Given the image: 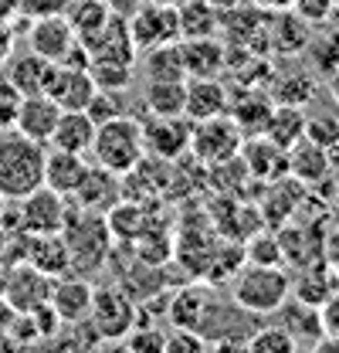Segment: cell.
<instances>
[{
	"label": "cell",
	"instance_id": "cell-2",
	"mask_svg": "<svg viewBox=\"0 0 339 353\" xmlns=\"http://www.w3.org/2000/svg\"><path fill=\"white\" fill-rule=\"evenodd\" d=\"M72 201V197H68ZM65 234V245H68V259H72V272L75 275H95L109 252H112V228L105 214H95V211H82L75 201H72V211H68V221L61 228Z\"/></svg>",
	"mask_w": 339,
	"mask_h": 353
},
{
	"label": "cell",
	"instance_id": "cell-24",
	"mask_svg": "<svg viewBox=\"0 0 339 353\" xmlns=\"http://www.w3.org/2000/svg\"><path fill=\"white\" fill-rule=\"evenodd\" d=\"M282 312V326L289 330V336L296 340L298 347H319L326 340V330H322V316L319 309L302 303V299H285Z\"/></svg>",
	"mask_w": 339,
	"mask_h": 353
},
{
	"label": "cell",
	"instance_id": "cell-13",
	"mask_svg": "<svg viewBox=\"0 0 339 353\" xmlns=\"http://www.w3.org/2000/svg\"><path fill=\"white\" fill-rule=\"evenodd\" d=\"M92 299H95V285L85 275H58L51 282V299L48 303H51V309L58 312V319L65 326V323L88 319Z\"/></svg>",
	"mask_w": 339,
	"mask_h": 353
},
{
	"label": "cell",
	"instance_id": "cell-19",
	"mask_svg": "<svg viewBox=\"0 0 339 353\" xmlns=\"http://www.w3.org/2000/svg\"><path fill=\"white\" fill-rule=\"evenodd\" d=\"M180 54L187 79H217L227 68V48L214 38H183Z\"/></svg>",
	"mask_w": 339,
	"mask_h": 353
},
{
	"label": "cell",
	"instance_id": "cell-10",
	"mask_svg": "<svg viewBox=\"0 0 339 353\" xmlns=\"http://www.w3.org/2000/svg\"><path fill=\"white\" fill-rule=\"evenodd\" d=\"M51 282H54V279H48L34 265L17 262L7 272V279H3V299L10 303L14 312H34L38 306H48V299H51Z\"/></svg>",
	"mask_w": 339,
	"mask_h": 353
},
{
	"label": "cell",
	"instance_id": "cell-1",
	"mask_svg": "<svg viewBox=\"0 0 339 353\" xmlns=\"http://www.w3.org/2000/svg\"><path fill=\"white\" fill-rule=\"evenodd\" d=\"M44 157L48 146L28 139L24 132H0V197L21 201L44 183Z\"/></svg>",
	"mask_w": 339,
	"mask_h": 353
},
{
	"label": "cell",
	"instance_id": "cell-5",
	"mask_svg": "<svg viewBox=\"0 0 339 353\" xmlns=\"http://www.w3.org/2000/svg\"><path fill=\"white\" fill-rule=\"evenodd\" d=\"M245 146V130L224 112V116H211V119H201L194 123L190 132V157L204 167L214 163H224L231 157H238Z\"/></svg>",
	"mask_w": 339,
	"mask_h": 353
},
{
	"label": "cell",
	"instance_id": "cell-23",
	"mask_svg": "<svg viewBox=\"0 0 339 353\" xmlns=\"http://www.w3.org/2000/svg\"><path fill=\"white\" fill-rule=\"evenodd\" d=\"M95 119L85 112V109H61V119L51 132V143L54 150H68V153H88L92 150V139H95Z\"/></svg>",
	"mask_w": 339,
	"mask_h": 353
},
{
	"label": "cell",
	"instance_id": "cell-26",
	"mask_svg": "<svg viewBox=\"0 0 339 353\" xmlns=\"http://www.w3.org/2000/svg\"><path fill=\"white\" fill-rule=\"evenodd\" d=\"M289 170H292V176H296L298 183H319L333 167H329L326 150L316 146V143H309L302 136L296 146H289Z\"/></svg>",
	"mask_w": 339,
	"mask_h": 353
},
{
	"label": "cell",
	"instance_id": "cell-31",
	"mask_svg": "<svg viewBox=\"0 0 339 353\" xmlns=\"http://www.w3.org/2000/svg\"><path fill=\"white\" fill-rule=\"evenodd\" d=\"M146 109L150 116H183L187 79L183 82H146Z\"/></svg>",
	"mask_w": 339,
	"mask_h": 353
},
{
	"label": "cell",
	"instance_id": "cell-20",
	"mask_svg": "<svg viewBox=\"0 0 339 353\" xmlns=\"http://www.w3.org/2000/svg\"><path fill=\"white\" fill-rule=\"evenodd\" d=\"M51 72H54V61H48L41 54H34L31 48L24 54H10L7 65H3V75L10 79V85L17 88L21 95H38V92H48V82H51Z\"/></svg>",
	"mask_w": 339,
	"mask_h": 353
},
{
	"label": "cell",
	"instance_id": "cell-47",
	"mask_svg": "<svg viewBox=\"0 0 339 353\" xmlns=\"http://www.w3.org/2000/svg\"><path fill=\"white\" fill-rule=\"evenodd\" d=\"M296 0H254V7H261L265 14H275V10H292Z\"/></svg>",
	"mask_w": 339,
	"mask_h": 353
},
{
	"label": "cell",
	"instance_id": "cell-9",
	"mask_svg": "<svg viewBox=\"0 0 339 353\" xmlns=\"http://www.w3.org/2000/svg\"><path fill=\"white\" fill-rule=\"evenodd\" d=\"M190 132H194V123L187 116H146L143 119L146 157L180 160L183 153H190Z\"/></svg>",
	"mask_w": 339,
	"mask_h": 353
},
{
	"label": "cell",
	"instance_id": "cell-33",
	"mask_svg": "<svg viewBox=\"0 0 339 353\" xmlns=\"http://www.w3.org/2000/svg\"><path fill=\"white\" fill-rule=\"evenodd\" d=\"M207 292L204 289H197V285H190V289H183V292H176L173 299H170V319H173V326H187V330H197L201 326V316H204V309H207Z\"/></svg>",
	"mask_w": 339,
	"mask_h": 353
},
{
	"label": "cell",
	"instance_id": "cell-49",
	"mask_svg": "<svg viewBox=\"0 0 339 353\" xmlns=\"http://www.w3.org/2000/svg\"><path fill=\"white\" fill-rule=\"evenodd\" d=\"M214 7H217V10H220V7H238V3H241V0H211Z\"/></svg>",
	"mask_w": 339,
	"mask_h": 353
},
{
	"label": "cell",
	"instance_id": "cell-50",
	"mask_svg": "<svg viewBox=\"0 0 339 353\" xmlns=\"http://www.w3.org/2000/svg\"><path fill=\"white\" fill-rule=\"evenodd\" d=\"M153 3H170V7H180L183 0H153Z\"/></svg>",
	"mask_w": 339,
	"mask_h": 353
},
{
	"label": "cell",
	"instance_id": "cell-15",
	"mask_svg": "<svg viewBox=\"0 0 339 353\" xmlns=\"http://www.w3.org/2000/svg\"><path fill=\"white\" fill-rule=\"evenodd\" d=\"M99 92L95 79L88 68H72V65H54L48 95L61 105V109H88L92 95Z\"/></svg>",
	"mask_w": 339,
	"mask_h": 353
},
{
	"label": "cell",
	"instance_id": "cell-34",
	"mask_svg": "<svg viewBox=\"0 0 339 353\" xmlns=\"http://www.w3.org/2000/svg\"><path fill=\"white\" fill-rule=\"evenodd\" d=\"M292 292H296V299H302V303H309V306H322L336 289H333V275L326 272V268H309L302 279H296L292 282Z\"/></svg>",
	"mask_w": 339,
	"mask_h": 353
},
{
	"label": "cell",
	"instance_id": "cell-22",
	"mask_svg": "<svg viewBox=\"0 0 339 353\" xmlns=\"http://www.w3.org/2000/svg\"><path fill=\"white\" fill-rule=\"evenodd\" d=\"M241 160L248 163L251 176H261V180H278V176L289 170V150H282V146H278L275 139H268L265 132L245 139Z\"/></svg>",
	"mask_w": 339,
	"mask_h": 353
},
{
	"label": "cell",
	"instance_id": "cell-28",
	"mask_svg": "<svg viewBox=\"0 0 339 353\" xmlns=\"http://www.w3.org/2000/svg\"><path fill=\"white\" fill-rule=\"evenodd\" d=\"M65 17L72 21V28H75L79 41H88V38H95V34L109 24L112 7H109L105 0H68Z\"/></svg>",
	"mask_w": 339,
	"mask_h": 353
},
{
	"label": "cell",
	"instance_id": "cell-4",
	"mask_svg": "<svg viewBox=\"0 0 339 353\" xmlns=\"http://www.w3.org/2000/svg\"><path fill=\"white\" fill-rule=\"evenodd\" d=\"M289 296H292V279L282 265H241V272L234 275V285H231V299L254 316L278 312Z\"/></svg>",
	"mask_w": 339,
	"mask_h": 353
},
{
	"label": "cell",
	"instance_id": "cell-32",
	"mask_svg": "<svg viewBox=\"0 0 339 353\" xmlns=\"http://www.w3.org/2000/svg\"><path fill=\"white\" fill-rule=\"evenodd\" d=\"M268 95H271V102L275 105H309L312 102V95H316V82H312V75H305V72H292V75H278L271 85H268Z\"/></svg>",
	"mask_w": 339,
	"mask_h": 353
},
{
	"label": "cell",
	"instance_id": "cell-40",
	"mask_svg": "<svg viewBox=\"0 0 339 353\" xmlns=\"http://www.w3.org/2000/svg\"><path fill=\"white\" fill-rule=\"evenodd\" d=\"M123 343H126L129 350H136V353H163V347H167V333H163V330H156V326H139V323H136V326H132V330H129L126 333V340H123Z\"/></svg>",
	"mask_w": 339,
	"mask_h": 353
},
{
	"label": "cell",
	"instance_id": "cell-43",
	"mask_svg": "<svg viewBox=\"0 0 339 353\" xmlns=\"http://www.w3.org/2000/svg\"><path fill=\"white\" fill-rule=\"evenodd\" d=\"M292 10H296L305 24H316V28H322V24L333 17L336 3H333V0H296V3H292Z\"/></svg>",
	"mask_w": 339,
	"mask_h": 353
},
{
	"label": "cell",
	"instance_id": "cell-48",
	"mask_svg": "<svg viewBox=\"0 0 339 353\" xmlns=\"http://www.w3.org/2000/svg\"><path fill=\"white\" fill-rule=\"evenodd\" d=\"M326 82H329V95L336 99V105H339V72H333V75H329Z\"/></svg>",
	"mask_w": 339,
	"mask_h": 353
},
{
	"label": "cell",
	"instance_id": "cell-38",
	"mask_svg": "<svg viewBox=\"0 0 339 353\" xmlns=\"http://www.w3.org/2000/svg\"><path fill=\"white\" fill-rule=\"evenodd\" d=\"M305 139L322 146V150H329L333 143H339V119L336 116H326V112H319L312 119L305 116Z\"/></svg>",
	"mask_w": 339,
	"mask_h": 353
},
{
	"label": "cell",
	"instance_id": "cell-46",
	"mask_svg": "<svg viewBox=\"0 0 339 353\" xmlns=\"http://www.w3.org/2000/svg\"><path fill=\"white\" fill-rule=\"evenodd\" d=\"M14 48H17V34H14V28L0 17V65H7V58L14 54Z\"/></svg>",
	"mask_w": 339,
	"mask_h": 353
},
{
	"label": "cell",
	"instance_id": "cell-53",
	"mask_svg": "<svg viewBox=\"0 0 339 353\" xmlns=\"http://www.w3.org/2000/svg\"><path fill=\"white\" fill-rule=\"evenodd\" d=\"M333 3H336V7H339V0H333Z\"/></svg>",
	"mask_w": 339,
	"mask_h": 353
},
{
	"label": "cell",
	"instance_id": "cell-36",
	"mask_svg": "<svg viewBox=\"0 0 339 353\" xmlns=\"http://www.w3.org/2000/svg\"><path fill=\"white\" fill-rule=\"evenodd\" d=\"M298 343L289 336V330L282 326V323H275V326H258L251 333V340H248V350L251 353H292Z\"/></svg>",
	"mask_w": 339,
	"mask_h": 353
},
{
	"label": "cell",
	"instance_id": "cell-27",
	"mask_svg": "<svg viewBox=\"0 0 339 353\" xmlns=\"http://www.w3.org/2000/svg\"><path fill=\"white\" fill-rule=\"evenodd\" d=\"M180 41L183 38H214L220 28V14L211 0H183L180 7Z\"/></svg>",
	"mask_w": 339,
	"mask_h": 353
},
{
	"label": "cell",
	"instance_id": "cell-39",
	"mask_svg": "<svg viewBox=\"0 0 339 353\" xmlns=\"http://www.w3.org/2000/svg\"><path fill=\"white\" fill-rule=\"evenodd\" d=\"M245 259L248 262H258V265H282L285 255H282V245L275 234H254L245 248Z\"/></svg>",
	"mask_w": 339,
	"mask_h": 353
},
{
	"label": "cell",
	"instance_id": "cell-6",
	"mask_svg": "<svg viewBox=\"0 0 339 353\" xmlns=\"http://www.w3.org/2000/svg\"><path fill=\"white\" fill-rule=\"evenodd\" d=\"M88 319H92V326L99 330L102 340L119 343V340H126V333L136 326V299L129 296L126 289H116V285L95 289Z\"/></svg>",
	"mask_w": 339,
	"mask_h": 353
},
{
	"label": "cell",
	"instance_id": "cell-42",
	"mask_svg": "<svg viewBox=\"0 0 339 353\" xmlns=\"http://www.w3.org/2000/svg\"><path fill=\"white\" fill-rule=\"evenodd\" d=\"M21 92L10 85V79L0 72V132L14 130V123H17V109H21Z\"/></svg>",
	"mask_w": 339,
	"mask_h": 353
},
{
	"label": "cell",
	"instance_id": "cell-16",
	"mask_svg": "<svg viewBox=\"0 0 339 353\" xmlns=\"http://www.w3.org/2000/svg\"><path fill=\"white\" fill-rule=\"evenodd\" d=\"M268 24L271 28H265V34H268V51L271 54L296 58L302 51H309V44H312V24H305L296 10H275Z\"/></svg>",
	"mask_w": 339,
	"mask_h": 353
},
{
	"label": "cell",
	"instance_id": "cell-3",
	"mask_svg": "<svg viewBox=\"0 0 339 353\" xmlns=\"http://www.w3.org/2000/svg\"><path fill=\"white\" fill-rule=\"evenodd\" d=\"M92 163L112 170V174L126 176L129 170H136L146 157V139H143V119L136 116H116L99 123L95 139H92Z\"/></svg>",
	"mask_w": 339,
	"mask_h": 353
},
{
	"label": "cell",
	"instance_id": "cell-44",
	"mask_svg": "<svg viewBox=\"0 0 339 353\" xmlns=\"http://www.w3.org/2000/svg\"><path fill=\"white\" fill-rule=\"evenodd\" d=\"M17 10L28 21H34V17H48V14H65L68 0H17Z\"/></svg>",
	"mask_w": 339,
	"mask_h": 353
},
{
	"label": "cell",
	"instance_id": "cell-51",
	"mask_svg": "<svg viewBox=\"0 0 339 353\" xmlns=\"http://www.w3.org/2000/svg\"><path fill=\"white\" fill-rule=\"evenodd\" d=\"M0 214H3V197H0Z\"/></svg>",
	"mask_w": 339,
	"mask_h": 353
},
{
	"label": "cell",
	"instance_id": "cell-35",
	"mask_svg": "<svg viewBox=\"0 0 339 353\" xmlns=\"http://www.w3.org/2000/svg\"><path fill=\"white\" fill-rule=\"evenodd\" d=\"M309 54H312V65H316V72L322 79H329L333 72H339V28H329L326 34L312 38Z\"/></svg>",
	"mask_w": 339,
	"mask_h": 353
},
{
	"label": "cell",
	"instance_id": "cell-25",
	"mask_svg": "<svg viewBox=\"0 0 339 353\" xmlns=\"http://www.w3.org/2000/svg\"><path fill=\"white\" fill-rule=\"evenodd\" d=\"M271 109H275L271 95H261L258 88H251V92H241L238 99H231L227 116L245 130V136H258V132H265V126H268Z\"/></svg>",
	"mask_w": 339,
	"mask_h": 353
},
{
	"label": "cell",
	"instance_id": "cell-18",
	"mask_svg": "<svg viewBox=\"0 0 339 353\" xmlns=\"http://www.w3.org/2000/svg\"><path fill=\"white\" fill-rule=\"evenodd\" d=\"M231 109V95L220 79H187V102H183V116L190 123L224 116Z\"/></svg>",
	"mask_w": 339,
	"mask_h": 353
},
{
	"label": "cell",
	"instance_id": "cell-7",
	"mask_svg": "<svg viewBox=\"0 0 339 353\" xmlns=\"http://www.w3.org/2000/svg\"><path fill=\"white\" fill-rule=\"evenodd\" d=\"M72 211V201L51 187H38L28 197L17 201V214H21V231L24 234H54L65 228Z\"/></svg>",
	"mask_w": 339,
	"mask_h": 353
},
{
	"label": "cell",
	"instance_id": "cell-12",
	"mask_svg": "<svg viewBox=\"0 0 339 353\" xmlns=\"http://www.w3.org/2000/svg\"><path fill=\"white\" fill-rule=\"evenodd\" d=\"M123 176L92 163L85 180L79 183V190L72 194V201L82 208V211H95V214H109L119 201H123Z\"/></svg>",
	"mask_w": 339,
	"mask_h": 353
},
{
	"label": "cell",
	"instance_id": "cell-41",
	"mask_svg": "<svg viewBox=\"0 0 339 353\" xmlns=\"http://www.w3.org/2000/svg\"><path fill=\"white\" fill-rule=\"evenodd\" d=\"M201 350H211V347H207V340H204L197 330L173 326L167 333V347H163V353H201Z\"/></svg>",
	"mask_w": 339,
	"mask_h": 353
},
{
	"label": "cell",
	"instance_id": "cell-29",
	"mask_svg": "<svg viewBox=\"0 0 339 353\" xmlns=\"http://www.w3.org/2000/svg\"><path fill=\"white\" fill-rule=\"evenodd\" d=\"M265 136L275 139L282 150L296 146L298 139L305 136V112H302V105H275L271 119L265 126Z\"/></svg>",
	"mask_w": 339,
	"mask_h": 353
},
{
	"label": "cell",
	"instance_id": "cell-21",
	"mask_svg": "<svg viewBox=\"0 0 339 353\" xmlns=\"http://www.w3.org/2000/svg\"><path fill=\"white\" fill-rule=\"evenodd\" d=\"M88 167L92 163L85 160L82 153H68V150H54L51 146L48 157H44V187L72 197L79 190V183L85 180V174H88Z\"/></svg>",
	"mask_w": 339,
	"mask_h": 353
},
{
	"label": "cell",
	"instance_id": "cell-17",
	"mask_svg": "<svg viewBox=\"0 0 339 353\" xmlns=\"http://www.w3.org/2000/svg\"><path fill=\"white\" fill-rule=\"evenodd\" d=\"M24 262L34 265L48 279L68 275L72 272V259H68L65 234L61 231H54V234H28L24 238Z\"/></svg>",
	"mask_w": 339,
	"mask_h": 353
},
{
	"label": "cell",
	"instance_id": "cell-45",
	"mask_svg": "<svg viewBox=\"0 0 339 353\" xmlns=\"http://www.w3.org/2000/svg\"><path fill=\"white\" fill-rule=\"evenodd\" d=\"M319 316H322V330L326 336H333L339 343V292H333L322 306H319Z\"/></svg>",
	"mask_w": 339,
	"mask_h": 353
},
{
	"label": "cell",
	"instance_id": "cell-37",
	"mask_svg": "<svg viewBox=\"0 0 339 353\" xmlns=\"http://www.w3.org/2000/svg\"><path fill=\"white\" fill-rule=\"evenodd\" d=\"M85 112L95 119V126H99V123H105V119L126 116L129 105H126L123 88H99V92L92 95V102H88V109H85Z\"/></svg>",
	"mask_w": 339,
	"mask_h": 353
},
{
	"label": "cell",
	"instance_id": "cell-52",
	"mask_svg": "<svg viewBox=\"0 0 339 353\" xmlns=\"http://www.w3.org/2000/svg\"><path fill=\"white\" fill-rule=\"evenodd\" d=\"M336 190H339V187H336ZM336 208H339V194H336Z\"/></svg>",
	"mask_w": 339,
	"mask_h": 353
},
{
	"label": "cell",
	"instance_id": "cell-14",
	"mask_svg": "<svg viewBox=\"0 0 339 353\" xmlns=\"http://www.w3.org/2000/svg\"><path fill=\"white\" fill-rule=\"evenodd\" d=\"M61 119V105L48 95V92H38V95H24L21 99V109H17V123L14 130L24 132L28 139H38V143H51V132Z\"/></svg>",
	"mask_w": 339,
	"mask_h": 353
},
{
	"label": "cell",
	"instance_id": "cell-30",
	"mask_svg": "<svg viewBox=\"0 0 339 353\" xmlns=\"http://www.w3.org/2000/svg\"><path fill=\"white\" fill-rule=\"evenodd\" d=\"M146 54V79L150 82H183L187 72H183V54H180V41L173 44H160L153 51H143Z\"/></svg>",
	"mask_w": 339,
	"mask_h": 353
},
{
	"label": "cell",
	"instance_id": "cell-8",
	"mask_svg": "<svg viewBox=\"0 0 339 353\" xmlns=\"http://www.w3.org/2000/svg\"><path fill=\"white\" fill-rule=\"evenodd\" d=\"M129 34L136 51H153L160 44L180 41V10L170 3H143L132 21H129Z\"/></svg>",
	"mask_w": 339,
	"mask_h": 353
},
{
	"label": "cell",
	"instance_id": "cell-11",
	"mask_svg": "<svg viewBox=\"0 0 339 353\" xmlns=\"http://www.w3.org/2000/svg\"><path fill=\"white\" fill-rule=\"evenodd\" d=\"M75 41H79V34H75V28H72V21L65 14L34 17L31 28H28V48L34 54L48 58V61H54V65L75 48Z\"/></svg>",
	"mask_w": 339,
	"mask_h": 353
}]
</instances>
